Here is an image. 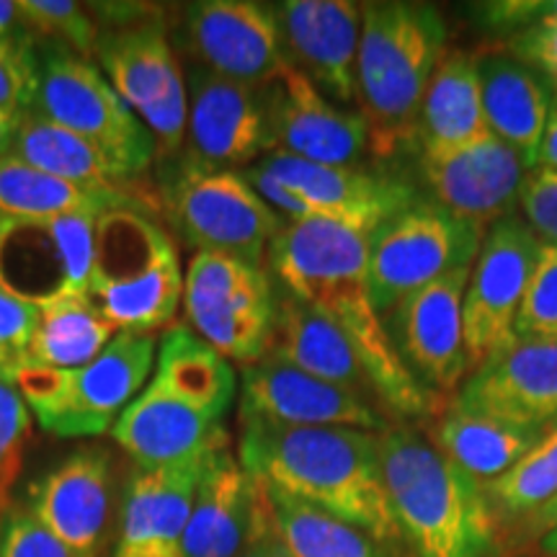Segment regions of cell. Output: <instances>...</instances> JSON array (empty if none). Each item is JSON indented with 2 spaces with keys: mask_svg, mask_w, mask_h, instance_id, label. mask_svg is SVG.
I'll return each mask as SVG.
<instances>
[{
  "mask_svg": "<svg viewBox=\"0 0 557 557\" xmlns=\"http://www.w3.org/2000/svg\"><path fill=\"white\" fill-rule=\"evenodd\" d=\"M374 230L357 222L310 218L284 222L271 240L269 269L276 284L331 320L359 354L387 416L438 413L442 398L403 367L387 325L369 297L367 267Z\"/></svg>",
  "mask_w": 557,
  "mask_h": 557,
  "instance_id": "6da1fadb",
  "label": "cell"
},
{
  "mask_svg": "<svg viewBox=\"0 0 557 557\" xmlns=\"http://www.w3.org/2000/svg\"><path fill=\"white\" fill-rule=\"evenodd\" d=\"M238 462L269 491L364 529L382 545L403 547L372 431L240 421Z\"/></svg>",
  "mask_w": 557,
  "mask_h": 557,
  "instance_id": "7a4b0ae2",
  "label": "cell"
},
{
  "mask_svg": "<svg viewBox=\"0 0 557 557\" xmlns=\"http://www.w3.org/2000/svg\"><path fill=\"white\" fill-rule=\"evenodd\" d=\"M382 480L403 545L416 557H498V517L483 483L421 431L377 434Z\"/></svg>",
  "mask_w": 557,
  "mask_h": 557,
  "instance_id": "3957f363",
  "label": "cell"
},
{
  "mask_svg": "<svg viewBox=\"0 0 557 557\" xmlns=\"http://www.w3.org/2000/svg\"><path fill=\"white\" fill-rule=\"evenodd\" d=\"M447 18L434 3H361L357 103L377 158L387 160L416 143L418 111L447 54Z\"/></svg>",
  "mask_w": 557,
  "mask_h": 557,
  "instance_id": "277c9868",
  "label": "cell"
},
{
  "mask_svg": "<svg viewBox=\"0 0 557 557\" xmlns=\"http://www.w3.org/2000/svg\"><path fill=\"white\" fill-rule=\"evenodd\" d=\"M88 299L120 331H169L184 299L176 243L156 218L114 209L96 222Z\"/></svg>",
  "mask_w": 557,
  "mask_h": 557,
  "instance_id": "5b68a950",
  "label": "cell"
},
{
  "mask_svg": "<svg viewBox=\"0 0 557 557\" xmlns=\"http://www.w3.org/2000/svg\"><path fill=\"white\" fill-rule=\"evenodd\" d=\"M156 354V333L120 331L90 364L78 369L24 364L11 385L47 434L101 436L111 434L116 418L148 385Z\"/></svg>",
  "mask_w": 557,
  "mask_h": 557,
  "instance_id": "8992f818",
  "label": "cell"
},
{
  "mask_svg": "<svg viewBox=\"0 0 557 557\" xmlns=\"http://www.w3.org/2000/svg\"><path fill=\"white\" fill-rule=\"evenodd\" d=\"M165 212L197 253L233 256L267 267L284 220L259 197L246 173L181 160L165 191Z\"/></svg>",
  "mask_w": 557,
  "mask_h": 557,
  "instance_id": "52a82bcc",
  "label": "cell"
},
{
  "mask_svg": "<svg viewBox=\"0 0 557 557\" xmlns=\"http://www.w3.org/2000/svg\"><path fill=\"white\" fill-rule=\"evenodd\" d=\"M485 227L459 220L431 199H418L374 230L369 240V297L385 320L403 297L459 267H472Z\"/></svg>",
  "mask_w": 557,
  "mask_h": 557,
  "instance_id": "ba28073f",
  "label": "cell"
},
{
  "mask_svg": "<svg viewBox=\"0 0 557 557\" xmlns=\"http://www.w3.org/2000/svg\"><path fill=\"white\" fill-rule=\"evenodd\" d=\"M34 114L86 137L139 178L158 156V143L143 120L94 62L62 45L39 54Z\"/></svg>",
  "mask_w": 557,
  "mask_h": 557,
  "instance_id": "9c48e42d",
  "label": "cell"
},
{
  "mask_svg": "<svg viewBox=\"0 0 557 557\" xmlns=\"http://www.w3.org/2000/svg\"><path fill=\"white\" fill-rule=\"evenodd\" d=\"M181 305L189 329L227 361L246 367L267 357L276 318V282L267 267L194 253Z\"/></svg>",
  "mask_w": 557,
  "mask_h": 557,
  "instance_id": "30bf717a",
  "label": "cell"
},
{
  "mask_svg": "<svg viewBox=\"0 0 557 557\" xmlns=\"http://www.w3.org/2000/svg\"><path fill=\"white\" fill-rule=\"evenodd\" d=\"M96 54L111 88L152 132L158 152L176 156L186 143L189 88L163 24L127 21L101 34Z\"/></svg>",
  "mask_w": 557,
  "mask_h": 557,
  "instance_id": "8fae6325",
  "label": "cell"
},
{
  "mask_svg": "<svg viewBox=\"0 0 557 557\" xmlns=\"http://www.w3.org/2000/svg\"><path fill=\"white\" fill-rule=\"evenodd\" d=\"M542 240L524 218L508 214L485 230L462 302L468 369L475 372L517 341V318Z\"/></svg>",
  "mask_w": 557,
  "mask_h": 557,
  "instance_id": "7c38bea8",
  "label": "cell"
},
{
  "mask_svg": "<svg viewBox=\"0 0 557 557\" xmlns=\"http://www.w3.org/2000/svg\"><path fill=\"white\" fill-rule=\"evenodd\" d=\"M99 218H0V287L41 308L88 297Z\"/></svg>",
  "mask_w": 557,
  "mask_h": 557,
  "instance_id": "4fadbf2b",
  "label": "cell"
},
{
  "mask_svg": "<svg viewBox=\"0 0 557 557\" xmlns=\"http://www.w3.org/2000/svg\"><path fill=\"white\" fill-rule=\"evenodd\" d=\"M472 267H459L403 297L385 325L403 367L429 393L447 398L468 380L462 302Z\"/></svg>",
  "mask_w": 557,
  "mask_h": 557,
  "instance_id": "5bb4252c",
  "label": "cell"
},
{
  "mask_svg": "<svg viewBox=\"0 0 557 557\" xmlns=\"http://www.w3.org/2000/svg\"><path fill=\"white\" fill-rule=\"evenodd\" d=\"M240 421L276 426H341L382 434L393 426L377 400L318 380L274 357H261L240 372Z\"/></svg>",
  "mask_w": 557,
  "mask_h": 557,
  "instance_id": "9a60e30c",
  "label": "cell"
},
{
  "mask_svg": "<svg viewBox=\"0 0 557 557\" xmlns=\"http://www.w3.org/2000/svg\"><path fill=\"white\" fill-rule=\"evenodd\" d=\"M186 41L199 67L246 86H274L289 67L274 5L256 0L186 5Z\"/></svg>",
  "mask_w": 557,
  "mask_h": 557,
  "instance_id": "2e32d148",
  "label": "cell"
},
{
  "mask_svg": "<svg viewBox=\"0 0 557 557\" xmlns=\"http://www.w3.org/2000/svg\"><path fill=\"white\" fill-rule=\"evenodd\" d=\"M189 158L212 169L238 171L274 150L269 88L222 78L194 65L189 73Z\"/></svg>",
  "mask_w": 557,
  "mask_h": 557,
  "instance_id": "e0dca14e",
  "label": "cell"
},
{
  "mask_svg": "<svg viewBox=\"0 0 557 557\" xmlns=\"http://www.w3.org/2000/svg\"><path fill=\"white\" fill-rule=\"evenodd\" d=\"M418 173L434 205L459 220L491 227L513 214L527 165L493 132L442 152H418Z\"/></svg>",
  "mask_w": 557,
  "mask_h": 557,
  "instance_id": "ac0fdd59",
  "label": "cell"
},
{
  "mask_svg": "<svg viewBox=\"0 0 557 557\" xmlns=\"http://www.w3.org/2000/svg\"><path fill=\"white\" fill-rule=\"evenodd\" d=\"M114 459L107 449H75L34 480L26 511L78 557H99L114 513Z\"/></svg>",
  "mask_w": 557,
  "mask_h": 557,
  "instance_id": "d6986e66",
  "label": "cell"
},
{
  "mask_svg": "<svg viewBox=\"0 0 557 557\" xmlns=\"http://www.w3.org/2000/svg\"><path fill=\"white\" fill-rule=\"evenodd\" d=\"M462 413L519 426H557V344L517 338L468 374L449 403Z\"/></svg>",
  "mask_w": 557,
  "mask_h": 557,
  "instance_id": "ffe728a7",
  "label": "cell"
},
{
  "mask_svg": "<svg viewBox=\"0 0 557 557\" xmlns=\"http://www.w3.org/2000/svg\"><path fill=\"white\" fill-rule=\"evenodd\" d=\"M269 120L274 150L310 163L359 165L369 150L364 116L336 107L292 65L269 86Z\"/></svg>",
  "mask_w": 557,
  "mask_h": 557,
  "instance_id": "44dd1931",
  "label": "cell"
},
{
  "mask_svg": "<svg viewBox=\"0 0 557 557\" xmlns=\"http://www.w3.org/2000/svg\"><path fill=\"white\" fill-rule=\"evenodd\" d=\"M289 65L338 103H357L361 3L282 0L274 5Z\"/></svg>",
  "mask_w": 557,
  "mask_h": 557,
  "instance_id": "7402d4cb",
  "label": "cell"
},
{
  "mask_svg": "<svg viewBox=\"0 0 557 557\" xmlns=\"http://www.w3.org/2000/svg\"><path fill=\"white\" fill-rule=\"evenodd\" d=\"M259 165L299 194L312 218L357 222L377 230L418 201L416 189L406 181L361 165H320L278 150L267 152Z\"/></svg>",
  "mask_w": 557,
  "mask_h": 557,
  "instance_id": "603a6c76",
  "label": "cell"
},
{
  "mask_svg": "<svg viewBox=\"0 0 557 557\" xmlns=\"http://www.w3.org/2000/svg\"><path fill=\"white\" fill-rule=\"evenodd\" d=\"M111 438L143 470L178 468L227 447L225 423L173 398L150 380L116 418Z\"/></svg>",
  "mask_w": 557,
  "mask_h": 557,
  "instance_id": "cb8c5ba5",
  "label": "cell"
},
{
  "mask_svg": "<svg viewBox=\"0 0 557 557\" xmlns=\"http://www.w3.org/2000/svg\"><path fill=\"white\" fill-rule=\"evenodd\" d=\"M209 459L178 468H135L124 485L111 557H184V534Z\"/></svg>",
  "mask_w": 557,
  "mask_h": 557,
  "instance_id": "d4e9b609",
  "label": "cell"
},
{
  "mask_svg": "<svg viewBox=\"0 0 557 557\" xmlns=\"http://www.w3.org/2000/svg\"><path fill=\"white\" fill-rule=\"evenodd\" d=\"M267 513V493L227 447L214 451L194 496L184 557H238Z\"/></svg>",
  "mask_w": 557,
  "mask_h": 557,
  "instance_id": "484cf974",
  "label": "cell"
},
{
  "mask_svg": "<svg viewBox=\"0 0 557 557\" xmlns=\"http://www.w3.org/2000/svg\"><path fill=\"white\" fill-rule=\"evenodd\" d=\"M478 75L487 129L517 152L527 171H534L555 88L545 75L506 52L478 54Z\"/></svg>",
  "mask_w": 557,
  "mask_h": 557,
  "instance_id": "4316f807",
  "label": "cell"
},
{
  "mask_svg": "<svg viewBox=\"0 0 557 557\" xmlns=\"http://www.w3.org/2000/svg\"><path fill=\"white\" fill-rule=\"evenodd\" d=\"M267 357L292 364L312 377L377 400L359 354L331 320L276 284V318ZM380 403V400H377ZM382 406V403H380Z\"/></svg>",
  "mask_w": 557,
  "mask_h": 557,
  "instance_id": "83f0119b",
  "label": "cell"
},
{
  "mask_svg": "<svg viewBox=\"0 0 557 557\" xmlns=\"http://www.w3.org/2000/svg\"><path fill=\"white\" fill-rule=\"evenodd\" d=\"M114 209L152 214L158 201L139 186L94 189L52 176L18 156L0 158V218H101Z\"/></svg>",
  "mask_w": 557,
  "mask_h": 557,
  "instance_id": "f1b7e54d",
  "label": "cell"
},
{
  "mask_svg": "<svg viewBox=\"0 0 557 557\" xmlns=\"http://www.w3.org/2000/svg\"><path fill=\"white\" fill-rule=\"evenodd\" d=\"M478 54L447 50L418 111V152H442L487 135Z\"/></svg>",
  "mask_w": 557,
  "mask_h": 557,
  "instance_id": "f546056e",
  "label": "cell"
},
{
  "mask_svg": "<svg viewBox=\"0 0 557 557\" xmlns=\"http://www.w3.org/2000/svg\"><path fill=\"white\" fill-rule=\"evenodd\" d=\"M150 382L218 421H225L238 395L235 367L205 344L189 325H171L163 338H158Z\"/></svg>",
  "mask_w": 557,
  "mask_h": 557,
  "instance_id": "4dcf8cb0",
  "label": "cell"
},
{
  "mask_svg": "<svg viewBox=\"0 0 557 557\" xmlns=\"http://www.w3.org/2000/svg\"><path fill=\"white\" fill-rule=\"evenodd\" d=\"M549 431L553 429L519 426L498 418L462 413L449 406L436 423V447L485 485L519 465Z\"/></svg>",
  "mask_w": 557,
  "mask_h": 557,
  "instance_id": "1f68e13d",
  "label": "cell"
},
{
  "mask_svg": "<svg viewBox=\"0 0 557 557\" xmlns=\"http://www.w3.org/2000/svg\"><path fill=\"white\" fill-rule=\"evenodd\" d=\"M13 156L78 186H94V189H132V186H137V178L124 169L120 160L96 148L86 137L75 135V132L60 127V124L45 120L34 111L21 116Z\"/></svg>",
  "mask_w": 557,
  "mask_h": 557,
  "instance_id": "d6a6232c",
  "label": "cell"
},
{
  "mask_svg": "<svg viewBox=\"0 0 557 557\" xmlns=\"http://www.w3.org/2000/svg\"><path fill=\"white\" fill-rule=\"evenodd\" d=\"M111 320L88 297H67L41 305L34 331L29 364L47 369H78L94 361L116 338Z\"/></svg>",
  "mask_w": 557,
  "mask_h": 557,
  "instance_id": "836d02e7",
  "label": "cell"
},
{
  "mask_svg": "<svg viewBox=\"0 0 557 557\" xmlns=\"http://www.w3.org/2000/svg\"><path fill=\"white\" fill-rule=\"evenodd\" d=\"M263 487V485H261ZM271 521L289 557H400L364 529L263 487Z\"/></svg>",
  "mask_w": 557,
  "mask_h": 557,
  "instance_id": "e575fe53",
  "label": "cell"
},
{
  "mask_svg": "<svg viewBox=\"0 0 557 557\" xmlns=\"http://www.w3.org/2000/svg\"><path fill=\"white\" fill-rule=\"evenodd\" d=\"M483 487L498 519L524 524L534 517L557 496V426L506 475Z\"/></svg>",
  "mask_w": 557,
  "mask_h": 557,
  "instance_id": "d590c367",
  "label": "cell"
},
{
  "mask_svg": "<svg viewBox=\"0 0 557 557\" xmlns=\"http://www.w3.org/2000/svg\"><path fill=\"white\" fill-rule=\"evenodd\" d=\"M18 11L26 29L52 39V45L67 47L86 60L99 50L101 29L86 5L75 0H18Z\"/></svg>",
  "mask_w": 557,
  "mask_h": 557,
  "instance_id": "8d00e7d4",
  "label": "cell"
},
{
  "mask_svg": "<svg viewBox=\"0 0 557 557\" xmlns=\"http://www.w3.org/2000/svg\"><path fill=\"white\" fill-rule=\"evenodd\" d=\"M517 338L555 341L557 344V246L542 243L537 267L517 318Z\"/></svg>",
  "mask_w": 557,
  "mask_h": 557,
  "instance_id": "74e56055",
  "label": "cell"
},
{
  "mask_svg": "<svg viewBox=\"0 0 557 557\" xmlns=\"http://www.w3.org/2000/svg\"><path fill=\"white\" fill-rule=\"evenodd\" d=\"M39 88V54L26 34L0 39V111L9 116L32 114Z\"/></svg>",
  "mask_w": 557,
  "mask_h": 557,
  "instance_id": "f35d334b",
  "label": "cell"
},
{
  "mask_svg": "<svg viewBox=\"0 0 557 557\" xmlns=\"http://www.w3.org/2000/svg\"><path fill=\"white\" fill-rule=\"evenodd\" d=\"M32 434V410L18 389L0 382V513L11 508V493L16 485L24 449Z\"/></svg>",
  "mask_w": 557,
  "mask_h": 557,
  "instance_id": "ab89813d",
  "label": "cell"
},
{
  "mask_svg": "<svg viewBox=\"0 0 557 557\" xmlns=\"http://www.w3.org/2000/svg\"><path fill=\"white\" fill-rule=\"evenodd\" d=\"M39 308L13 297L0 287V382H13L16 372L29 364V348L37 331Z\"/></svg>",
  "mask_w": 557,
  "mask_h": 557,
  "instance_id": "60d3db41",
  "label": "cell"
},
{
  "mask_svg": "<svg viewBox=\"0 0 557 557\" xmlns=\"http://www.w3.org/2000/svg\"><path fill=\"white\" fill-rule=\"evenodd\" d=\"M0 557H78L26 511L11 506L0 521Z\"/></svg>",
  "mask_w": 557,
  "mask_h": 557,
  "instance_id": "b9f144b4",
  "label": "cell"
},
{
  "mask_svg": "<svg viewBox=\"0 0 557 557\" xmlns=\"http://www.w3.org/2000/svg\"><path fill=\"white\" fill-rule=\"evenodd\" d=\"M524 222L537 233L542 243L557 246V171L534 169L527 173L519 194Z\"/></svg>",
  "mask_w": 557,
  "mask_h": 557,
  "instance_id": "7bdbcfd3",
  "label": "cell"
},
{
  "mask_svg": "<svg viewBox=\"0 0 557 557\" xmlns=\"http://www.w3.org/2000/svg\"><path fill=\"white\" fill-rule=\"evenodd\" d=\"M506 54L545 75L557 94V18H545L511 34L506 41Z\"/></svg>",
  "mask_w": 557,
  "mask_h": 557,
  "instance_id": "ee69618b",
  "label": "cell"
},
{
  "mask_svg": "<svg viewBox=\"0 0 557 557\" xmlns=\"http://www.w3.org/2000/svg\"><path fill=\"white\" fill-rule=\"evenodd\" d=\"M238 557H289L287 547H284L282 540H278L274 521H271L269 500H267V513H263L259 527H256V532H253V537H250L248 547L243 549Z\"/></svg>",
  "mask_w": 557,
  "mask_h": 557,
  "instance_id": "f6af8a7d",
  "label": "cell"
},
{
  "mask_svg": "<svg viewBox=\"0 0 557 557\" xmlns=\"http://www.w3.org/2000/svg\"><path fill=\"white\" fill-rule=\"evenodd\" d=\"M540 169L557 171V99L553 103V111H549V122L545 129V137H542L540 148Z\"/></svg>",
  "mask_w": 557,
  "mask_h": 557,
  "instance_id": "bcb514c9",
  "label": "cell"
},
{
  "mask_svg": "<svg viewBox=\"0 0 557 557\" xmlns=\"http://www.w3.org/2000/svg\"><path fill=\"white\" fill-rule=\"evenodd\" d=\"M524 532L529 537H542V534H547L549 529L557 527V496L549 500L547 506H542L534 517H529L524 524Z\"/></svg>",
  "mask_w": 557,
  "mask_h": 557,
  "instance_id": "7dc6e473",
  "label": "cell"
},
{
  "mask_svg": "<svg viewBox=\"0 0 557 557\" xmlns=\"http://www.w3.org/2000/svg\"><path fill=\"white\" fill-rule=\"evenodd\" d=\"M21 120L9 116L0 111V158H9L16 150V135H18Z\"/></svg>",
  "mask_w": 557,
  "mask_h": 557,
  "instance_id": "c3c4849f",
  "label": "cell"
},
{
  "mask_svg": "<svg viewBox=\"0 0 557 557\" xmlns=\"http://www.w3.org/2000/svg\"><path fill=\"white\" fill-rule=\"evenodd\" d=\"M540 553L545 557H557V527L540 537Z\"/></svg>",
  "mask_w": 557,
  "mask_h": 557,
  "instance_id": "681fc988",
  "label": "cell"
}]
</instances>
